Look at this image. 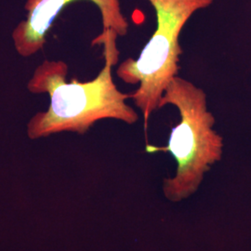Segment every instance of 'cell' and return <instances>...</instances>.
<instances>
[{
  "label": "cell",
  "instance_id": "cell-4",
  "mask_svg": "<svg viewBox=\"0 0 251 251\" xmlns=\"http://www.w3.org/2000/svg\"><path fill=\"white\" fill-rule=\"evenodd\" d=\"M74 1L76 0H26V18L15 27L11 35L17 53L26 58L40 51L54 20ZM90 1L99 9L102 30H113L118 36L127 35L129 24L123 13L120 0Z\"/></svg>",
  "mask_w": 251,
  "mask_h": 251
},
{
  "label": "cell",
  "instance_id": "cell-3",
  "mask_svg": "<svg viewBox=\"0 0 251 251\" xmlns=\"http://www.w3.org/2000/svg\"><path fill=\"white\" fill-rule=\"evenodd\" d=\"M154 9L156 28L137 59L119 64L117 75L129 85H138L131 93L135 106L145 123L159 109L162 96L171 81L179 75L182 49L181 31L190 18L214 0H146Z\"/></svg>",
  "mask_w": 251,
  "mask_h": 251
},
{
  "label": "cell",
  "instance_id": "cell-1",
  "mask_svg": "<svg viewBox=\"0 0 251 251\" xmlns=\"http://www.w3.org/2000/svg\"><path fill=\"white\" fill-rule=\"evenodd\" d=\"M118 36L113 30H102L92 40V46L103 45L104 66L92 80L66 81L68 65L63 61L41 63L27 84L35 94L47 93L50 106L39 112L27 124V134L32 140L63 131L86 133L97 121L115 119L132 125L138 122L136 110L126 103L131 93L117 89L113 67L118 63Z\"/></svg>",
  "mask_w": 251,
  "mask_h": 251
},
{
  "label": "cell",
  "instance_id": "cell-2",
  "mask_svg": "<svg viewBox=\"0 0 251 251\" xmlns=\"http://www.w3.org/2000/svg\"><path fill=\"white\" fill-rule=\"evenodd\" d=\"M166 105L177 108L179 122L172 127L166 147L147 145L146 152H170L175 158L177 171L164 180V194L176 202L197 192L205 173L221 159L224 144L213 129L215 117L207 109L203 89L177 75L165 90L159 109Z\"/></svg>",
  "mask_w": 251,
  "mask_h": 251
}]
</instances>
